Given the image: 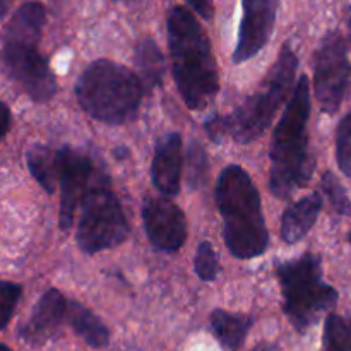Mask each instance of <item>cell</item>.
I'll return each mask as SVG.
<instances>
[{
	"instance_id": "obj_2",
	"label": "cell",
	"mask_w": 351,
	"mask_h": 351,
	"mask_svg": "<svg viewBox=\"0 0 351 351\" xmlns=\"http://www.w3.org/2000/svg\"><path fill=\"white\" fill-rule=\"evenodd\" d=\"M311 108V82L307 75H300L274 129L269 151V189L283 201L305 187L314 173L315 163L308 149Z\"/></svg>"
},
{
	"instance_id": "obj_29",
	"label": "cell",
	"mask_w": 351,
	"mask_h": 351,
	"mask_svg": "<svg viewBox=\"0 0 351 351\" xmlns=\"http://www.w3.org/2000/svg\"><path fill=\"white\" fill-rule=\"evenodd\" d=\"M254 351H281L278 348L276 345H273V343H261V345H257Z\"/></svg>"
},
{
	"instance_id": "obj_15",
	"label": "cell",
	"mask_w": 351,
	"mask_h": 351,
	"mask_svg": "<svg viewBox=\"0 0 351 351\" xmlns=\"http://www.w3.org/2000/svg\"><path fill=\"white\" fill-rule=\"evenodd\" d=\"M321 209L322 197L317 192L293 202L281 218V239L287 243L300 242L315 225Z\"/></svg>"
},
{
	"instance_id": "obj_33",
	"label": "cell",
	"mask_w": 351,
	"mask_h": 351,
	"mask_svg": "<svg viewBox=\"0 0 351 351\" xmlns=\"http://www.w3.org/2000/svg\"><path fill=\"white\" fill-rule=\"evenodd\" d=\"M115 2H122V3H129L130 0H115Z\"/></svg>"
},
{
	"instance_id": "obj_25",
	"label": "cell",
	"mask_w": 351,
	"mask_h": 351,
	"mask_svg": "<svg viewBox=\"0 0 351 351\" xmlns=\"http://www.w3.org/2000/svg\"><path fill=\"white\" fill-rule=\"evenodd\" d=\"M21 295H23V288L19 285L0 281V331L5 329V326L12 319Z\"/></svg>"
},
{
	"instance_id": "obj_1",
	"label": "cell",
	"mask_w": 351,
	"mask_h": 351,
	"mask_svg": "<svg viewBox=\"0 0 351 351\" xmlns=\"http://www.w3.org/2000/svg\"><path fill=\"white\" fill-rule=\"evenodd\" d=\"M168 48L182 99L191 110L206 108L219 93L218 64L208 33L187 7L170 10Z\"/></svg>"
},
{
	"instance_id": "obj_26",
	"label": "cell",
	"mask_w": 351,
	"mask_h": 351,
	"mask_svg": "<svg viewBox=\"0 0 351 351\" xmlns=\"http://www.w3.org/2000/svg\"><path fill=\"white\" fill-rule=\"evenodd\" d=\"M187 161H189V182H191L192 187L199 184L204 177L206 170V153L202 149V146L199 143H192L189 147L187 153Z\"/></svg>"
},
{
	"instance_id": "obj_6",
	"label": "cell",
	"mask_w": 351,
	"mask_h": 351,
	"mask_svg": "<svg viewBox=\"0 0 351 351\" xmlns=\"http://www.w3.org/2000/svg\"><path fill=\"white\" fill-rule=\"evenodd\" d=\"M285 298V314L298 332H305L338 302V291L322 278V261L304 254L276 269Z\"/></svg>"
},
{
	"instance_id": "obj_9",
	"label": "cell",
	"mask_w": 351,
	"mask_h": 351,
	"mask_svg": "<svg viewBox=\"0 0 351 351\" xmlns=\"http://www.w3.org/2000/svg\"><path fill=\"white\" fill-rule=\"evenodd\" d=\"M38 45L40 41L3 40L2 60L5 71L21 89L34 101L45 103L53 98L57 81Z\"/></svg>"
},
{
	"instance_id": "obj_17",
	"label": "cell",
	"mask_w": 351,
	"mask_h": 351,
	"mask_svg": "<svg viewBox=\"0 0 351 351\" xmlns=\"http://www.w3.org/2000/svg\"><path fill=\"white\" fill-rule=\"evenodd\" d=\"M254 321L249 315L215 311L211 314V331L226 351H239L245 343Z\"/></svg>"
},
{
	"instance_id": "obj_24",
	"label": "cell",
	"mask_w": 351,
	"mask_h": 351,
	"mask_svg": "<svg viewBox=\"0 0 351 351\" xmlns=\"http://www.w3.org/2000/svg\"><path fill=\"white\" fill-rule=\"evenodd\" d=\"M194 267L195 273H197V276L202 281H215L216 276H218V256H216L215 249H213V245L209 242L199 243L197 252H195Z\"/></svg>"
},
{
	"instance_id": "obj_14",
	"label": "cell",
	"mask_w": 351,
	"mask_h": 351,
	"mask_svg": "<svg viewBox=\"0 0 351 351\" xmlns=\"http://www.w3.org/2000/svg\"><path fill=\"white\" fill-rule=\"evenodd\" d=\"M182 137L178 132H170L161 137L154 149L151 178L158 191L167 197L180 192L182 180Z\"/></svg>"
},
{
	"instance_id": "obj_21",
	"label": "cell",
	"mask_w": 351,
	"mask_h": 351,
	"mask_svg": "<svg viewBox=\"0 0 351 351\" xmlns=\"http://www.w3.org/2000/svg\"><path fill=\"white\" fill-rule=\"evenodd\" d=\"M324 343L328 351H351V319L329 315L326 319Z\"/></svg>"
},
{
	"instance_id": "obj_23",
	"label": "cell",
	"mask_w": 351,
	"mask_h": 351,
	"mask_svg": "<svg viewBox=\"0 0 351 351\" xmlns=\"http://www.w3.org/2000/svg\"><path fill=\"white\" fill-rule=\"evenodd\" d=\"M336 160L346 177L351 178V112L343 117L336 134Z\"/></svg>"
},
{
	"instance_id": "obj_3",
	"label": "cell",
	"mask_w": 351,
	"mask_h": 351,
	"mask_svg": "<svg viewBox=\"0 0 351 351\" xmlns=\"http://www.w3.org/2000/svg\"><path fill=\"white\" fill-rule=\"evenodd\" d=\"M297 69V55L290 45H285L254 95L245 98V101L228 115H213L208 119V136L215 143H221L225 137L239 144H250L259 139L293 91Z\"/></svg>"
},
{
	"instance_id": "obj_13",
	"label": "cell",
	"mask_w": 351,
	"mask_h": 351,
	"mask_svg": "<svg viewBox=\"0 0 351 351\" xmlns=\"http://www.w3.org/2000/svg\"><path fill=\"white\" fill-rule=\"evenodd\" d=\"M65 311H67L65 297L55 288H50L45 291L34 307L29 321L21 329V338L33 346L45 345L60 329L62 322L65 321Z\"/></svg>"
},
{
	"instance_id": "obj_22",
	"label": "cell",
	"mask_w": 351,
	"mask_h": 351,
	"mask_svg": "<svg viewBox=\"0 0 351 351\" xmlns=\"http://www.w3.org/2000/svg\"><path fill=\"white\" fill-rule=\"evenodd\" d=\"M321 189L322 194L326 195L328 202L331 204L332 211L339 216H350L351 215V204L348 194H346L345 187L341 185V182L331 173V171H326L321 178Z\"/></svg>"
},
{
	"instance_id": "obj_11",
	"label": "cell",
	"mask_w": 351,
	"mask_h": 351,
	"mask_svg": "<svg viewBox=\"0 0 351 351\" xmlns=\"http://www.w3.org/2000/svg\"><path fill=\"white\" fill-rule=\"evenodd\" d=\"M143 223L151 245L160 252H177L187 240V219L175 202L153 197L144 204Z\"/></svg>"
},
{
	"instance_id": "obj_8",
	"label": "cell",
	"mask_w": 351,
	"mask_h": 351,
	"mask_svg": "<svg viewBox=\"0 0 351 351\" xmlns=\"http://www.w3.org/2000/svg\"><path fill=\"white\" fill-rule=\"evenodd\" d=\"M351 77L346 43L338 31L322 38L314 58V91L322 112L336 113L341 106Z\"/></svg>"
},
{
	"instance_id": "obj_32",
	"label": "cell",
	"mask_w": 351,
	"mask_h": 351,
	"mask_svg": "<svg viewBox=\"0 0 351 351\" xmlns=\"http://www.w3.org/2000/svg\"><path fill=\"white\" fill-rule=\"evenodd\" d=\"M0 351H12L9 348V346H5V345H2V343H0Z\"/></svg>"
},
{
	"instance_id": "obj_7",
	"label": "cell",
	"mask_w": 351,
	"mask_h": 351,
	"mask_svg": "<svg viewBox=\"0 0 351 351\" xmlns=\"http://www.w3.org/2000/svg\"><path fill=\"white\" fill-rule=\"evenodd\" d=\"M129 233L125 213L110 185L103 178L89 185L81 201V216L75 233L79 249L93 256L123 243Z\"/></svg>"
},
{
	"instance_id": "obj_30",
	"label": "cell",
	"mask_w": 351,
	"mask_h": 351,
	"mask_svg": "<svg viewBox=\"0 0 351 351\" xmlns=\"http://www.w3.org/2000/svg\"><path fill=\"white\" fill-rule=\"evenodd\" d=\"M346 26H348V36L351 41V5L346 9Z\"/></svg>"
},
{
	"instance_id": "obj_27",
	"label": "cell",
	"mask_w": 351,
	"mask_h": 351,
	"mask_svg": "<svg viewBox=\"0 0 351 351\" xmlns=\"http://www.w3.org/2000/svg\"><path fill=\"white\" fill-rule=\"evenodd\" d=\"M204 19H211L215 12V0H185Z\"/></svg>"
},
{
	"instance_id": "obj_28",
	"label": "cell",
	"mask_w": 351,
	"mask_h": 351,
	"mask_svg": "<svg viewBox=\"0 0 351 351\" xmlns=\"http://www.w3.org/2000/svg\"><path fill=\"white\" fill-rule=\"evenodd\" d=\"M10 125V112L2 101H0V137H3Z\"/></svg>"
},
{
	"instance_id": "obj_19",
	"label": "cell",
	"mask_w": 351,
	"mask_h": 351,
	"mask_svg": "<svg viewBox=\"0 0 351 351\" xmlns=\"http://www.w3.org/2000/svg\"><path fill=\"white\" fill-rule=\"evenodd\" d=\"M136 65L144 91H151L161 84L165 72V58L153 38H143L136 47Z\"/></svg>"
},
{
	"instance_id": "obj_5",
	"label": "cell",
	"mask_w": 351,
	"mask_h": 351,
	"mask_svg": "<svg viewBox=\"0 0 351 351\" xmlns=\"http://www.w3.org/2000/svg\"><path fill=\"white\" fill-rule=\"evenodd\" d=\"M144 86L139 75L112 60H95L75 84L81 108L91 119L108 125L130 122L143 101Z\"/></svg>"
},
{
	"instance_id": "obj_20",
	"label": "cell",
	"mask_w": 351,
	"mask_h": 351,
	"mask_svg": "<svg viewBox=\"0 0 351 351\" xmlns=\"http://www.w3.org/2000/svg\"><path fill=\"white\" fill-rule=\"evenodd\" d=\"M27 168L34 180L45 189L47 194H53L57 189L58 168H57V151H51L50 147L43 144H34L26 154Z\"/></svg>"
},
{
	"instance_id": "obj_10",
	"label": "cell",
	"mask_w": 351,
	"mask_h": 351,
	"mask_svg": "<svg viewBox=\"0 0 351 351\" xmlns=\"http://www.w3.org/2000/svg\"><path fill=\"white\" fill-rule=\"evenodd\" d=\"M57 168L60 185V221L62 230H69L74 223V216L77 208L81 206L82 197L88 192L93 182V167L91 158L82 154L81 151L71 146H64L57 151Z\"/></svg>"
},
{
	"instance_id": "obj_4",
	"label": "cell",
	"mask_w": 351,
	"mask_h": 351,
	"mask_svg": "<svg viewBox=\"0 0 351 351\" xmlns=\"http://www.w3.org/2000/svg\"><path fill=\"white\" fill-rule=\"evenodd\" d=\"M216 204L223 218L226 249L237 259H254L266 252L269 233L263 215L259 191L239 165L221 171L216 184Z\"/></svg>"
},
{
	"instance_id": "obj_34",
	"label": "cell",
	"mask_w": 351,
	"mask_h": 351,
	"mask_svg": "<svg viewBox=\"0 0 351 351\" xmlns=\"http://www.w3.org/2000/svg\"><path fill=\"white\" fill-rule=\"evenodd\" d=\"M348 240H350V243H351V232H350V237H348Z\"/></svg>"
},
{
	"instance_id": "obj_12",
	"label": "cell",
	"mask_w": 351,
	"mask_h": 351,
	"mask_svg": "<svg viewBox=\"0 0 351 351\" xmlns=\"http://www.w3.org/2000/svg\"><path fill=\"white\" fill-rule=\"evenodd\" d=\"M243 16L233 62L243 64L256 57L273 34L280 0H242Z\"/></svg>"
},
{
	"instance_id": "obj_18",
	"label": "cell",
	"mask_w": 351,
	"mask_h": 351,
	"mask_svg": "<svg viewBox=\"0 0 351 351\" xmlns=\"http://www.w3.org/2000/svg\"><path fill=\"white\" fill-rule=\"evenodd\" d=\"M47 12L40 2H26L16 10L7 24L3 40H29L40 41L43 33Z\"/></svg>"
},
{
	"instance_id": "obj_31",
	"label": "cell",
	"mask_w": 351,
	"mask_h": 351,
	"mask_svg": "<svg viewBox=\"0 0 351 351\" xmlns=\"http://www.w3.org/2000/svg\"><path fill=\"white\" fill-rule=\"evenodd\" d=\"M7 9H9V0H0V17L5 16Z\"/></svg>"
},
{
	"instance_id": "obj_16",
	"label": "cell",
	"mask_w": 351,
	"mask_h": 351,
	"mask_svg": "<svg viewBox=\"0 0 351 351\" xmlns=\"http://www.w3.org/2000/svg\"><path fill=\"white\" fill-rule=\"evenodd\" d=\"M65 319L74 329L75 335L84 339L86 345L91 348H105L110 343L108 328L101 322V319L86 308L84 305L77 302H67V311H65Z\"/></svg>"
}]
</instances>
